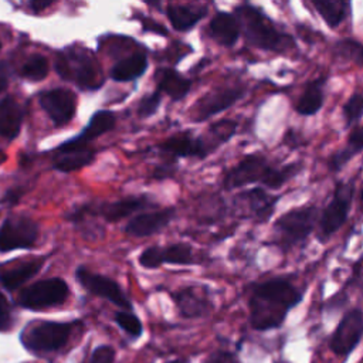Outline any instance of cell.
<instances>
[{"mask_svg": "<svg viewBox=\"0 0 363 363\" xmlns=\"http://www.w3.org/2000/svg\"><path fill=\"white\" fill-rule=\"evenodd\" d=\"M301 299V292L284 278L258 284L250 298L251 326L257 330L279 328L288 311L298 305Z\"/></svg>", "mask_w": 363, "mask_h": 363, "instance_id": "6da1fadb", "label": "cell"}, {"mask_svg": "<svg viewBox=\"0 0 363 363\" xmlns=\"http://www.w3.org/2000/svg\"><path fill=\"white\" fill-rule=\"evenodd\" d=\"M301 164L292 163L277 169L271 166L267 159L261 155L245 156L237 166H234L224 177V187L227 190H234L250 183L261 182L271 189L281 187L286 180L296 174Z\"/></svg>", "mask_w": 363, "mask_h": 363, "instance_id": "7a4b0ae2", "label": "cell"}, {"mask_svg": "<svg viewBox=\"0 0 363 363\" xmlns=\"http://www.w3.org/2000/svg\"><path fill=\"white\" fill-rule=\"evenodd\" d=\"M235 18L247 43L257 48L284 52L294 45V40L281 33L274 23L257 7L241 4L235 9Z\"/></svg>", "mask_w": 363, "mask_h": 363, "instance_id": "3957f363", "label": "cell"}, {"mask_svg": "<svg viewBox=\"0 0 363 363\" xmlns=\"http://www.w3.org/2000/svg\"><path fill=\"white\" fill-rule=\"evenodd\" d=\"M54 67L62 79L77 84L81 89L95 91L104 84L99 62L88 50L67 47L58 52Z\"/></svg>", "mask_w": 363, "mask_h": 363, "instance_id": "277c9868", "label": "cell"}, {"mask_svg": "<svg viewBox=\"0 0 363 363\" xmlns=\"http://www.w3.org/2000/svg\"><path fill=\"white\" fill-rule=\"evenodd\" d=\"M72 330L69 322H35L21 332V343L31 352H55L65 346Z\"/></svg>", "mask_w": 363, "mask_h": 363, "instance_id": "5b68a950", "label": "cell"}, {"mask_svg": "<svg viewBox=\"0 0 363 363\" xmlns=\"http://www.w3.org/2000/svg\"><path fill=\"white\" fill-rule=\"evenodd\" d=\"M68 294L69 289L64 279L58 277L45 278L24 288L20 292L18 305L26 309L40 311L64 303L68 298Z\"/></svg>", "mask_w": 363, "mask_h": 363, "instance_id": "8992f818", "label": "cell"}, {"mask_svg": "<svg viewBox=\"0 0 363 363\" xmlns=\"http://www.w3.org/2000/svg\"><path fill=\"white\" fill-rule=\"evenodd\" d=\"M40 227L26 214H11L0 225V252L27 250L34 247Z\"/></svg>", "mask_w": 363, "mask_h": 363, "instance_id": "52a82bcc", "label": "cell"}, {"mask_svg": "<svg viewBox=\"0 0 363 363\" xmlns=\"http://www.w3.org/2000/svg\"><path fill=\"white\" fill-rule=\"evenodd\" d=\"M318 211L315 207L294 208L281 216L275 223V231L284 247H291L305 240L315 227Z\"/></svg>", "mask_w": 363, "mask_h": 363, "instance_id": "ba28073f", "label": "cell"}, {"mask_svg": "<svg viewBox=\"0 0 363 363\" xmlns=\"http://www.w3.org/2000/svg\"><path fill=\"white\" fill-rule=\"evenodd\" d=\"M75 278L81 284V286L85 288L92 295L105 298L119 308L132 309L130 301L128 299V296L125 295V292L116 281L105 275L95 274L82 265L75 269Z\"/></svg>", "mask_w": 363, "mask_h": 363, "instance_id": "9c48e42d", "label": "cell"}, {"mask_svg": "<svg viewBox=\"0 0 363 363\" xmlns=\"http://www.w3.org/2000/svg\"><path fill=\"white\" fill-rule=\"evenodd\" d=\"M40 106L55 126L67 125L77 112V95L67 88H52L38 95Z\"/></svg>", "mask_w": 363, "mask_h": 363, "instance_id": "30bf717a", "label": "cell"}, {"mask_svg": "<svg viewBox=\"0 0 363 363\" xmlns=\"http://www.w3.org/2000/svg\"><path fill=\"white\" fill-rule=\"evenodd\" d=\"M244 92L245 91L242 86H223L207 92L196 102L191 112L193 121L203 122L213 115L225 111L227 108L234 105L244 95Z\"/></svg>", "mask_w": 363, "mask_h": 363, "instance_id": "8fae6325", "label": "cell"}, {"mask_svg": "<svg viewBox=\"0 0 363 363\" xmlns=\"http://www.w3.org/2000/svg\"><path fill=\"white\" fill-rule=\"evenodd\" d=\"M353 199V183H339L336 187V191L333 194V199L325 208L319 225L325 235L333 234L336 230H339L343 223L346 221L350 203Z\"/></svg>", "mask_w": 363, "mask_h": 363, "instance_id": "7c38bea8", "label": "cell"}, {"mask_svg": "<svg viewBox=\"0 0 363 363\" xmlns=\"http://www.w3.org/2000/svg\"><path fill=\"white\" fill-rule=\"evenodd\" d=\"M362 333L363 315L359 309H353L347 312L337 325L330 339V349L339 356H346L356 347L362 337Z\"/></svg>", "mask_w": 363, "mask_h": 363, "instance_id": "4fadbf2b", "label": "cell"}, {"mask_svg": "<svg viewBox=\"0 0 363 363\" xmlns=\"http://www.w3.org/2000/svg\"><path fill=\"white\" fill-rule=\"evenodd\" d=\"M85 206L89 214L96 213L101 217H104V220H106L108 223H116L140 210L149 208L155 204L147 196H129V197H123L116 201L104 203L99 206H94V204H85Z\"/></svg>", "mask_w": 363, "mask_h": 363, "instance_id": "5bb4252c", "label": "cell"}, {"mask_svg": "<svg viewBox=\"0 0 363 363\" xmlns=\"http://www.w3.org/2000/svg\"><path fill=\"white\" fill-rule=\"evenodd\" d=\"M176 217V210L173 207H166L155 211L139 213L132 217L125 227V233L130 237H149L166 228L170 221Z\"/></svg>", "mask_w": 363, "mask_h": 363, "instance_id": "9a60e30c", "label": "cell"}, {"mask_svg": "<svg viewBox=\"0 0 363 363\" xmlns=\"http://www.w3.org/2000/svg\"><path fill=\"white\" fill-rule=\"evenodd\" d=\"M94 149L74 146L65 140L54 150L52 167L62 173H71L91 164L94 162Z\"/></svg>", "mask_w": 363, "mask_h": 363, "instance_id": "2e32d148", "label": "cell"}, {"mask_svg": "<svg viewBox=\"0 0 363 363\" xmlns=\"http://www.w3.org/2000/svg\"><path fill=\"white\" fill-rule=\"evenodd\" d=\"M160 152H164L170 156V159L179 157H197L204 159L208 153L203 145L200 136H193L191 132H180L172 135L166 140H163L159 146Z\"/></svg>", "mask_w": 363, "mask_h": 363, "instance_id": "e0dca14e", "label": "cell"}, {"mask_svg": "<svg viewBox=\"0 0 363 363\" xmlns=\"http://www.w3.org/2000/svg\"><path fill=\"white\" fill-rule=\"evenodd\" d=\"M44 261V258H34L17 264H0V284L9 291L17 289L43 268Z\"/></svg>", "mask_w": 363, "mask_h": 363, "instance_id": "ac0fdd59", "label": "cell"}, {"mask_svg": "<svg viewBox=\"0 0 363 363\" xmlns=\"http://www.w3.org/2000/svg\"><path fill=\"white\" fill-rule=\"evenodd\" d=\"M115 122H116V116L113 115V112L106 109H99L91 116L88 125L75 138L68 139L67 142L79 147H91L89 146L91 142L98 139L101 135L112 130L115 126Z\"/></svg>", "mask_w": 363, "mask_h": 363, "instance_id": "d6986e66", "label": "cell"}, {"mask_svg": "<svg viewBox=\"0 0 363 363\" xmlns=\"http://www.w3.org/2000/svg\"><path fill=\"white\" fill-rule=\"evenodd\" d=\"M24 108L13 96L7 95L0 99V136L7 140H14L23 125Z\"/></svg>", "mask_w": 363, "mask_h": 363, "instance_id": "ffe728a7", "label": "cell"}, {"mask_svg": "<svg viewBox=\"0 0 363 363\" xmlns=\"http://www.w3.org/2000/svg\"><path fill=\"white\" fill-rule=\"evenodd\" d=\"M180 313L186 318L204 316L210 309V302L203 291L197 286H189L173 294Z\"/></svg>", "mask_w": 363, "mask_h": 363, "instance_id": "44dd1931", "label": "cell"}, {"mask_svg": "<svg viewBox=\"0 0 363 363\" xmlns=\"http://www.w3.org/2000/svg\"><path fill=\"white\" fill-rule=\"evenodd\" d=\"M210 35L214 41L224 47H231L240 37V24L234 14L218 11L210 21Z\"/></svg>", "mask_w": 363, "mask_h": 363, "instance_id": "7402d4cb", "label": "cell"}, {"mask_svg": "<svg viewBox=\"0 0 363 363\" xmlns=\"http://www.w3.org/2000/svg\"><path fill=\"white\" fill-rule=\"evenodd\" d=\"M147 69V57L145 52H133L119 60L109 71V77L116 82H129L142 77Z\"/></svg>", "mask_w": 363, "mask_h": 363, "instance_id": "603a6c76", "label": "cell"}, {"mask_svg": "<svg viewBox=\"0 0 363 363\" xmlns=\"http://www.w3.org/2000/svg\"><path fill=\"white\" fill-rule=\"evenodd\" d=\"M191 82L173 68H162L157 71V89L166 94L172 101H182L190 91Z\"/></svg>", "mask_w": 363, "mask_h": 363, "instance_id": "cb8c5ba5", "label": "cell"}, {"mask_svg": "<svg viewBox=\"0 0 363 363\" xmlns=\"http://www.w3.org/2000/svg\"><path fill=\"white\" fill-rule=\"evenodd\" d=\"M206 9L184 6V4H169L166 7V16L176 31L191 30L204 16Z\"/></svg>", "mask_w": 363, "mask_h": 363, "instance_id": "d4e9b609", "label": "cell"}, {"mask_svg": "<svg viewBox=\"0 0 363 363\" xmlns=\"http://www.w3.org/2000/svg\"><path fill=\"white\" fill-rule=\"evenodd\" d=\"M323 78L309 82L298 99L295 106L296 112L301 115H313L316 113L323 104Z\"/></svg>", "mask_w": 363, "mask_h": 363, "instance_id": "484cf974", "label": "cell"}, {"mask_svg": "<svg viewBox=\"0 0 363 363\" xmlns=\"http://www.w3.org/2000/svg\"><path fill=\"white\" fill-rule=\"evenodd\" d=\"M235 128H237V123L230 119H223V121L213 123L207 129V132L200 136L207 153H211L220 145L225 143L234 135Z\"/></svg>", "mask_w": 363, "mask_h": 363, "instance_id": "4316f807", "label": "cell"}, {"mask_svg": "<svg viewBox=\"0 0 363 363\" xmlns=\"http://www.w3.org/2000/svg\"><path fill=\"white\" fill-rule=\"evenodd\" d=\"M360 150H363V125L360 126H356L349 139H347V143L346 146L336 152L332 157H330V162H329V167L336 172L339 170L342 166H345L354 155H357Z\"/></svg>", "mask_w": 363, "mask_h": 363, "instance_id": "83f0119b", "label": "cell"}, {"mask_svg": "<svg viewBox=\"0 0 363 363\" xmlns=\"http://www.w3.org/2000/svg\"><path fill=\"white\" fill-rule=\"evenodd\" d=\"M162 257L163 264L189 265L197 262L193 254V248L187 242H174L167 247H162Z\"/></svg>", "mask_w": 363, "mask_h": 363, "instance_id": "f1b7e54d", "label": "cell"}, {"mask_svg": "<svg viewBox=\"0 0 363 363\" xmlns=\"http://www.w3.org/2000/svg\"><path fill=\"white\" fill-rule=\"evenodd\" d=\"M242 199H245L250 211L258 217H268L274 210L277 201L275 197L265 194V191L259 189L245 191V194H242Z\"/></svg>", "mask_w": 363, "mask_h": 363, "instance_id": "f546056e", "label": "cell"}, {"mask_svg": "<svg viewBox=\"0 0 363 363\" xmlns=\"http://www.w3.org/2000/svg\"><path fill=\"white\" fill-rule=\"evenodd\" d=\"M318 13L322 16V18L326 21L329 27H336L347 13V3L339 1V0H329V1H313L312 3Z\"/></svg>", "mask_w": 363, "mask_h": 363, "instance_id": "4dcf8cb0", "label": "cell"}, {"mask_svg": "<svg viewBox=\"0 0 363 363\" xmlns=\"http://www.w3.org/2000/svg\"><path fill=\"white\" fill-rule=\"evenodd\" d=\"M48 71H50L48 60L41 54H33L23 64L20 75L31 82H38L48 75Z\"/></svg>", "mask_w": 363, "mask_h": 363, "instance_id": "1f68e13d", "label": "cell"}, {"mask_svg": "<svg viewBox=\"0 0 363 363\" xmlns=\"http://www.w3.org/2000/svg\"><path fill=\"white\" fill-rule=\"evenodd\" d=\"M336 51L340 57L350 60L359 65L363 64V45L353 40H343L336 44Z\"/></svg>", "mask_w": 363, "mask_h": 363, "instance_id": "d6a6232c", "label": "cell"}, {"mask_svg": "<svg viewBox=\"0 0 363 363\" xmlns=\"http://www.w3.org/2000/svg\"><path fill=\"white\" fill-rule=\"evenodd\" d=\"M363 115V96L360 94H354L349 98V101L343 106V116L346 119V125H354Z\"/></svg>", "mask_w": 363, "mask_h": 363, "instance_id": "836d02e7", "label": "cell"}, {"mask_svg": "<svg viewBox=\"0 0 363 363\" xmlns=\"http://www.w3.org/2000/svg\"><path fill=\"white\" fill-rule=\"evenodd\" d=\"M115 322L130 336L138 337L142 333V323L136 315L132 312H116Z\"/></svg>", "mask_w": 363, "mask_h": 363, "instance_id": "e575fe53", "label": "cell"}, {"mask_svg": "<svg viewBox=\"0 0 363 363\" xmlns=\"http://www.w3.org/2000/svg\"><path fill=\"white\" fill-rule=\"evenodd\" d=\"M162 102V94L159 91H153L147 95H145L138 105V115L140 118H150L156 113Z\"/></svg>", "mask_w": 363, "mask_h": 363, "instance_id": "d590c367", "label": "cell"}, {"mask_svg": "<svg viewBox=\"0 0 363 363\" xmlns=\"http://www.w3.org/2000/svg\"><path fill=\"white\" fill-rule=\"evenodd\" d=\"M163 264L162 257V247L160 245H152L147 247L140 255H139V265L147 269L159 268Z\"/></svg>", "mask_w": 363, "mask_h": 363, "instance_id": "8d00e7d4", "label": "cell"}, {"mask_svg": "<svg viewBox=\"0 0 363 363\" xmlns=\"http://www.w3.org/2000/svg\"><path fill=\"white\" fill-rule=\"evenodd\" d=\"M115 360V350L109 345L98 346L91 356V363H113Z\"/></svg>", "mask_w": 363, "mask_h": 363, "instance_id": "74e56055", "label": "cell"}, {"mask_svg": "<svg viewBox=\"0 0 363 363\" xmlns=\"http://www.w3.org/2000/svg\"><path fill=\"white\" fill-rule=\"evenodd\" d=\"M11 326V306L4 296L3 292H0V330H6Z\"/></svg>", "mask_w": 363, "mask_h": 363, "instance_id": "f35d334b", "label": "cell"}, {"mask_svg": "<svg viewBox=\"0 0 363 363\" xmlns=\"http://www.w3.org/2000/svg\"><path fill=\"white\" fill-rule=\"evenodd\" d=\"M24 193H26V189H24V187H21V186H14V187L9 189V190L4 193V196H3L1 200H0V203L13 206V204H16V203L23 197Z\"/></svg>", "mask_w": 363, "mask_h": 363, "instance_id": "ab89813d", "label": "cell"}, {"mask_svg": "<svg viewBox=\"0 0 363 363\" xmlns=\"http://www.w3.org/2000/svg\"><path fill=\"white\" fill-rule=\"evenodd\" d=\"M140 21H142V26H143L145 31H153V33H156L159 35H164V37L167 35V28L163 27L162 24H159L157 21L150 20L147 17H142Z\"/></svg>", "mask_w": 363, "mask_h": 363, "instance_id": "60d3db41", "label": "cell"}, {"mask_svg": "<svg viewBox=\"0 0 363 363\" xmlns=\"http://www.w3.org/2000/svg\"><path fill=\"white\" fill-rule=\"evenodd\" d=\"M207 363H237V362L233 357V354L227 352H216L208 357Z\"/></svg>", "mask_w": 363, "mask_h": 363, "instance_id": "b9f144b4", "label": "cell"}, {"mask_svg": "<svg viewBox=\"0 0 363 363\" xmlns=\"http://www.w3.org/2000/svg\"><path fill=\"white\" fill-rule=\"evenodd\" d=\"M9 86V65L6 61H0V94Z\"/></svg>", "mask_w": 363, "mask_h": 363, "instance_id": "7bdbcfd3", "label": "cell"}, {"mask_svg": "<svg viewBox=\"0 0 363 363\" xmlns=\"http://www.w3.org/2000/svg\"><path fill=\"white\" fill-rule=\"evenodd\" d=\"M52 3H54V1H50V0H47V1H43V0H33V1H30V9H31L33 11H43V10H45L47 7H50Z\"/></svg>", "mask_w": 363, "mask_h": 363, "instance_id": "ee69618b", "label": "cell"}, {"mask_svg": "<svg viewBox=\"0 0 363 363\" xmlns=\"http://www.w3.org/2000/svg\"><path fill=\"white\" fill-rule=\"evenodd\" d=\"M169 363H183V362H180V360H173V362H169Z\"/></svg>", "mask_w": 363, "mask_h": 363, "instance_id": "f6af8a7d", "label": "cell"}, {"mask_svg": "<svg viewBox=\"0 0 363 363\" xmlns=\"http://www.w3.org/2000/svg\"><path fill=\"white\" fill-rule=\"evenodd\" d=\"M362 204H363V190H362Z\"/></svg>", "mask_w": 363, "mask_h": 363, "instance_id": "bcb514c9", "label": "cell"}, {"mask_svg": "<svg viewBox=\"0 0 363 363\" xmlns=\"http://www.w3.org/2000/svg\"><path fill=\"white\" fill-rule=\"evenodd\" d=\"M0 48H1V43H0Z\"/></svg>", "mask_w": 363, "mask_h": 363, "instance_id": "7dc6e473", "label": "cell"}]
</instances>
